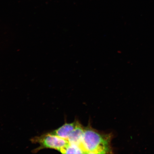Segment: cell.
Instances as JSON below:
<instances>
[{
  "instance_id": "7a4b0ae2",
  "label": "cell",
  "mask_w": 154,
  "mask_h": 154,
  "mask_svg": "<svg viewBox=\"0 0 154 154\" xmlns=\"http://www.w3.org/2000/svg\"><path fill=\"white\" fill-rule=\"evenodd\" d=\"M31 141L32 143L39 144L40 146L34 150V152H37L44 149H53L60 151L61 149L69 144L67 140L51 133L36 137L32 138Z\"/></svg>"
},
{
  "instance_id": "277c9868",
  "label": "cell",
  "mask_w": 154,
  "mask_h": 154,
  "mask_svg": "<svg viewBox=\"0 0 154 154\" xmlns=\"http://www.w3.org/2000/svg\"><path fill=\"white\" fill-rule=\"evenodd\" d=\"M77 123L76 121L70 124L65 123L62 126L50 133L67 140L69 135L75 128Z\"/></svg>"
},
{
  "instance_id": "5b68a950",
  "label": "cell",
  "mask_w": 154,
  "mask_h": 154,
  "mask_svg": "<svg viewBox=\"0 0 154 154\" xmlns=\"http://www.w3.org/2000/svg\"><path fill=\"white\" fill-rule=\"evenodd\" d=\"M60 152L61 153L63 154L85 153L84 150L79 146L75 145H71L70 144L61 149Z\"/></svg>"
},
{
  "instance_id": "3957f363",
  "label": "cell",
  "mask_w": 154,
  "mask_h": 154,
  "mask_svg": "<svg viewBox=\"0 0 154 154\" xmlns=\"http://www.w3.org/2000/svg\"><path fill=\"white\" fill-rule=\"evenodd\" d=\"M84 132V128L77 121L75 128L71 133L67 139L69 144L78 146L82 148L81 144Z\"/></svg>"
},
{
  "instance_id": "6da1fadb",
  "label": "cell",
  "mask_w": 154,
  "mask_h": 154,
  "mask_svg": "<svg viewBox=\"0 0 154 154\" xmlns=\"http://www.w3.org/2000/svg\"><path fill=\"white\" fill-rule=\"evenodd\" d=\"M112 135L104 134L88 126L84 128L81 147L85 153H111Z\"/></svg>"
}]
</instances>
